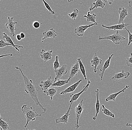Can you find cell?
Returning a JSON list of instances; mask_svg holds the SVG:
<instances>
[{"instance_id": "38", "label": "cell", "mask_w": 132, "mask_h": 130, "mask_svg": "<svg viewBox=\"0 0 132 130\" xmlns=\"http://www.w3.org/2000/svg\"><path fill=\"white\" fill-rule=\"evenodd\" d=\"M13 55L12 53L8 54L6 55H3L0 56V58H2V57H7V56H10V57H12V56H13Z\"/></svg>"}, {"instance_id": "39", "label": "cell", "mask_w": 132, "mask_h": 130, "mask_svg": "<svg viewBox=\"0 0 132 130\" xmlns=\"http://www.w3.org/2000/svg\"><path fill=\"white\" fill-rule=\"evenodd\" d=\"M16 39L17 40L19 41H21L22 39L20 35H16Z\"/></svg>"}, {"instance_id": "24", "label": "cell", "mask_w": 132, "mask_h": 130, "mask_svg": "<svg viewBox=\"0 0 132 130\" xmlns=\"http://www.w3.org/2000/svg\"><path fill=\"white\" fill-rule=\"evenodd\" d=\"M96 14L93 13L92 14H91L90 12H87V15H85L84 16V17L86 18L87 21V22H91L94 24H98L100 23L99 22H96Z\"/></svg>"}, {"instance_id": "19", "label": "cell", "mask_w": 132, "mask_h": 130, "mask_svg": "<svg viewBox=\"0 0 132 130\" xmlns=\"http://www.w3.org/2000/svg\"><path fill=\"white\" fill-rule=\"evenodd\" d=\"M53 50H48L46 52L44 49H42L40 53V56L41 59L44 61V63L51 60L53 56L52 53Z\"/></svg>"}, {"instance_id": "7", "label": "cell", "mask_w": 132, "mask_h": 130, "mask_svg": "<svg viewBox=\"0 0 132 130\" xmlns=\"http://www.w3.org/2000/svg\"><path fill=\"white\" fill-rule=\"evenodd\" d=\"M98 24H93L79 26L75 29L74 32L78 36H83L85 32L89 28H91L94 25H98Z\"/></svg>"}, {"instance_id": "37", "label": "cell", "mask_w": 132, "mask_h": 130, "mask_svg": "<svg viewBox=\"0 0 132 130\" xmlns=\"http://www.w3.org/2000/svg\"><path fill=\"white\" fill-rule=\"evenodd\" d=\"M104 2L108 3L109 5H111L113 2L114 1V0H104Z\"/></svg>"}, {"instance_id": "33", "label": "cell", "mask_w": 132, "mask_h": 130, "mask_svg": "<svg viewBox=\"0 0 132 130\" xmlns=\"http://www.w3.org/2000/svg\"><path fill=\"white\" fill-rule=\"evenodd\" d=\"M126 64L128 67L132 68V53H130V56L127 58L126 60Z\"/></svg>"}, {"instance_id": "28", "label": "cell", "mask_w": 132, "mask_h": 130, "mask_svg": "<svg viewBox=\"0 0 132 130\" xmlns=\"http://www.w3.org/2000/svg\"><path fill=\"white\" fill-rule=\"evenodd\" d=\"M4 118H2L0 115V127L1 130H7L10 129V126L8 123L3 120Z\"/></svg>"}, {"instance_id": "2", "label": "cell", "mask_w": 132, "mask_h": 130, "mask_svg": "<svg viewBox=\"0 0 132 130\" xmlns=\"http://www.w3.org/2000/svg\"><path fill=\"white\" fill-rule=\"evenodd\" d=\"M21 111L25 115V117L27 120L26 124L24 125V127L27 128L29 123L31 121H35L36 117L38 116H41L42 115L37 113L35 110H33L32 107H28L26 105H24L21 107Z\"/></svg>"}, {"instance_id": "36", "label": "cell", "mask_w": 132, "mask_h": 130, "mask_svg": "<svg viewBox=\"0 0 132 130\" xmlns=\"http://www.w3.org/2000/svg\"><path fill=\"white\" fill-rule=\"evenodd\" d=\"M33 27L35 29H38L39 28L40 26V24L39 22L38 21H34L33 23L32 24Z\"/></svg>"}, {"instance_id": "17", "label": "cell", "mask_w": 132, "mask_h": 130, "mask_svg": "<svg viewBox=\"0 0 132 130\" xmlns=\"http://www.w3.org/2000/svg\"><path fill=\"white\" fill-rule=\"evenodd\" d=\"M43 37L42 39V42L48 38H53L54 39L57 37L56 32L53 28L50 29L48 30H46L44 33H43Z\"/></svg>"}, {"instance_id": "23", "label": "cell", "mask_w": 132, "mask_h": 130, "mask_svg": "<svg viewBox=\"0 0 132 130\" xmlns=\"http://www.w3.org/2000/svg\"><path fill=\"white\" fill-rule=\"evenodd\" d=\"M93 5H94V6H92V5H91L90 8H89V10L91 11L99 7L104 9L105 6V3L102 0H95L94 2L93 3Z\"/></svg>"}, {"instance_id": "12", "label": "cell", "mask_w": 132, "mask_h": 130, "mask_svg": "<svg viewBox=\"0 0 132 130\" xmlns=\"http://www.w3.org/2000/svg\"><path fill=\"white\" fill-rule=\"evenodd\" d=\"M54 82V81L52 80V77L51 76L47 80L41 81L39 86L43 90V92L45 93L48 89L50 87H52Z\"/></svg>"}, {"instance_id": "42", "label": "cell", "mask_w": 132, "mask_h": 130, "mask_svg": "<svg viewBox=\"0 0 132 130\" xmlns=\"http://www.w3.org/2000/svg\"><path fill=\"white\" fill-rule=\"evenodd\" d=\"M129 6L130 7H132V1H129L128 2Z\"/></svg>"}, {"instance_id": "35", "label": "cell", "mask_w": 132, "mask_h": 130, "mask_svg": "<svg viewBox=\"0 0 132 130\" xmlns=\"http://www.w3.org/2000/svg\"><path fill=\"white\" fill-rule=\"evenodd\" d=\"M125 29L127 31L128 33L129 40L128 45L129 46L132 43V34L130 33V31L127 28H125Z\"/></svg>"}, {"instance_id": "27", "label": "cell", "mask_w": 132, "mask_h": 130, "mask_svg": "<svg viewBox=\"0 0 132 130\" xmlns=\"http://www.w3.org/2000/svg\"><path fill=\"white\" fill-rule=\"evenodd\" d=\"M77 60H78V62H79L80 71L81 72L82 75L85 78V80H86L87 78L85 68V66L83 65V64L82 63V61H81V58H78Z\"/></svg>"}, {"instance_id": "1", "label": "cell", "mask_w": 132, "mask_h": 130, "mask_svg": "<svg viewBox=\"0 0 132 130\" xmlns=\"http://www.w3.org/2000/svg\"><path fill=\"white\" fill-rule=\"evenodd\" d=\"M15 68L20 71L23 78L25 86V91L27 94H29L31 98L35 102V104L37 105L38 106L40 109L43 111V112H42V114L45 113L47 111V108H44V106L41 105V103L39 101L38 97V89L37 87L35 86L34 84L33 83L32 80H29L27 76L23 73L21 68L19 67L18 66H15Z\"/></svg>"}, {"instance_id": "18", "label": "cell", "mask_w": 132, "mask_h": 130, "mask_svg": "<svg viewBox=\"0 0 132 130\" xmlns=\"http://www.w3.org/2000/svg\"><path fill=\"white\" fill-rule=\"evenodd\" d=\"M82 81V79L79 80L76 82L74 83L73 85L70 86L68 88H66L65 90L60 93V95H64V94H67L68 93H71L73 92L76 88L78 87L80 83Z\"/></svg>"}, {"instance_id": "30", "label": "cell", "mask_w": 132, "mask_h": 130, "mask_svg": "<svg viewBox=\"0 0 132 130\" xmlns=\"http://www.w3.org/2000/svg\"><path fill=\"white\" fill-rule=\"evenodd\" d=\"M78 13H79L78 10L77 9H74L73 10V12L71 14H68V15L70 18L75 20L77 18Z\"/></svg>"}, {"instance_id": "32", "label": "cell", "mask_w": 132, "mask_h": 130, "mask_svg": "<svg viewBox=\"0 0 132 130\" xmlns=\"http://www.w3.org/2000/svg\"><path fill=\"white\" fill-rule=\"evenodd\" d=\"M42 1H43V2L44 4L45 8L49 11V12L52 13V14H55V11H54V10H52V8H51V7L48 4L45 2V0H42Z\"/></svg>"}, {"instance_id": "34", "label": "cell", "mask_w": 132, "mask_h": 130, "mask_svg": "<svg viewBox=\"0 0 132 130\" xmlns=\"http://www.w3.org/2000/svg\"><path fill=\"white\" fill-rule=\"evenodd\" d=\"M9 45H11V46L13 47L12 45L10 44L4 42L3 40L2 39L0 40V48H5V47L9 46Z\"/></svg>"}, {"instance_id": "21", "label": "cell", "mask_w": 132, "mask_h": 130, "mask_svg": "<svg viewBox=\"0 0 132 130\" xmlns=\"http://www.w3.org/2000/svg\"><path fill=\"white\" fill-rule=\"evenodd\" d=\"M129 87V86H126L125 87H123V89L121 90V91H119L116 93H113L110 94L108 97L105 98V102L115 101L116 98L118 96L120 93L125 92L126 89H127Z\"/></svg>"}, {"instance_id": "45", "label": "cell", "mask_w": 132, "mask_h": 130, "mask_svg": "<svg viewBox=\"0 0 132 130\" xmlns=\"http://www.w3.org/2000/svg\"><path fill=\"white\" fill-rule=\"evenodd\" d=\"M1 1V0H0V1Z\"/></svg>"}, {"instance_id": "3", "label": "cell", "mask_w": 132, "mask_h": 130, "mask_svg": "<svg viewBox=\"0 0 132 130\" xmlns=\"http://www.w3.org/2000/svg\"><path fill=\"white\" fill-rule=\"evenodd\" d=\"M98 39L100 40H110L112 41L113 43L116 45L120 44L122 43L123 41L127 40L125 37H122V35L119 34V30H117L116 33L109 36L104 37L99 36Z\"/></svg>"}, {"instance_id": "29", "label": "cell", "mask_w": 132, "mask_h": 130, "mask_svg": "<svg viewBox=\"0 0 132 130\" xmlns=\"http://www.w3.org/2000/svg\"><path fill=\"white\" fill-rule=\"evenodd\" d=\"M102 109L101 111L103 112V114L108 117H112L113 118H114L115 117L114 114L107 109L104 105H102Z\"/></svg>"}, {"instance_id": "9", "label": "cell", "mask_w": 132, "mask_h": 130, "mask_svg": "<svg viewBox=\"0 0 132 130\" xmlns=\"http://www.w3.org/2000/svg\"><path fill=\"white\" fill-rule=\"evenodd\" d=\"M113 56V54L111 53L110 56L109 57L108 59L104 62V65H103V67H100L97 68V70H100V71L101 72V73H100V74H99V76L100 77L101 80H103V77H104L105 72L109 67L110 65L111 59Z\"/></svg>"}, {"instance_id": "22", "label": "cell", "mask_w": 132, "mask_h": 130, "mask_svg": "<svg viewBox=\"0 0 132 130\" xmlns=\"http://www.w3.org/2000/svg\"><path fill=\"white\" fill-rule=\"evenodd\" d=\"M2 34L4 35L3 36V38L5 39L6 43H7L10 44L12 45L13 47L15 48L19 52H20V50L19 49V48L21 49H23V46H20V45H16L14 43V42L12 41V39L10 37L8 36L7 34H6L5 33H1Z\"/></svg>"}, {"instance_id": "4", "label": "cell", "mask_w": 132, "mask_h": 130, "mask_svg": "<svg viewBox=\"0 0 132 130\" xmlns=\"http://www.w3.org/2000/svg\"><path fill=\"white\" fill-rule=\"evenodd\" d=\"M83 99L82 98L79 104L76 107L75 109L76 114V123L75 127H76L77 130L78 129V128L81 126V125H79L78 122H79L80 117L82 114V112L85 109V106L83 105Z\"/></svg>"}, {"instance_id": "8", "label": "cell", "mask_w": 132, "mask_h": 130, "mask_svg": "<svg viewBox=\"0 0 132 130\" xmlns=\"http://www.w3.org/2000/svg\"><path fill=\"white\" fill-rule=\"evenodd\" d=\"M91 83L90 81L89 80H88L87 84L86 86L83 87V89H82V91H81L80 92L76 94H71L70 95L71 100H70L69 102L70 103H73L74 102L76 101L82 93L87 91Z\"/></svg>"}, {"instance_id": "43", "label": "cell", "mask_w": 132, "mask_h": 130, "mask_svg": "<svg viewBox=\"0 0 132 130\" xmlns=\"http://www.w3.org/2000/svg\"><path fill=\"white\" fill-rule=\"evenodd\" d=\"M74 1H75V0H68V2H69V3H71V2H74Z\"/></svg>"}, {"instance_id": "44", "label": "cell", "mask_w": 132, "mask_h": 130, "mask_svg": "<svg viewBox=\"0 0 132 130\" xmlns=\"http://www.w3.org/2000/svg\"><path fill=\"white\" fill-rule=\"evenodd\" d=\"M24 130H31L30 129H28V127H27V128H26V129ZM33 130H36L34 129Z\"/></svg>"}, {"instance_id": "14", "label": "cell", "mask_w": 132, "mask_h": 130, "mask_svg": "<svg viewBox=\"0 0 132 130\" xmlns=\"http://www.w3.org/2000/svg\"><path fill=\"white\" fill-rule=\"evenodd\" d=\"M80 70L79 64L78 60L76 61L74 65H72L70 69L69 73V79L71 80L73 78L77 76L78 72Z\"/></svg>"}, {"instance_id": "20", "label": "cell", "mask_w": 132, "mask_h": 130, "mask_svg": "<svg viewBox=\"0 0 132 130\" xmlns=\"http://www.w3.org/2000/svg\"><path fill=\"white\" fill-rule=\"evenodd\" d=\"M100 90L98 89H96L95 91L96 95V100L95 104L96 114L94 117L92 118L94 120H96L100 112V103L99 99L100 96Z\"/></svg>"}, {"instance_id": "11", "label": "cell", "mask_w": 132, "mask_h": 130, "mask_svg": "<svg viewBox=\"0 0 132 130\" xmlns=\"http://www.w3.org/2000/svg\"><path fill=\"white\" fill-rule=\"evenodd\" d=\"M71 104H70V107H69V108H68V110L67 111V112L65 113L63 116L62 117H60L57 118L56 119L55 121H56V124H58V123H63L64 124H67L68 123V118H69V116L70 115V112L71 111V109H72L71 108V106L72 105V104L73 103H71Z\"/></svg>"}, {"instance_id": "16", "label": "cell", "mask_w": 132, "mask_h": 130, "mask_svg": "<svg viewBox=\"0 0 132 130\" xmlns=\"http://www.w3.org/2000/svg\"><path fill=\"white\" fill-rule=\"evenodd\" d=\"M118 13L119 14V19L118 24L124 23V20L126 17L128 15V8H119L118 10Z\"/></svg>"}, {"instance_id": "41", "label": "cell", "mask_w": 132, "mask_h": 130, "mask_svg": "<svg viewBox=\"0 0 132 130\" xmlns=\"http://www.w3.org/2000/svg\"><path fill=\"white\" fill-rule=\"evenodd\" d=\"M126 126L127 127H131L132 128V123H127Z\"/></svg>"}, {"instance_id": "5", "label": "cell", "mask_w": 132, "mask_h": 130, "mask_svg": "<svg viewBox=\"0 0 132 130\" xmlns=\"http://www.w3.org/2000/svg\"><path fill=\"white\" fill-rule=\"evenodd\" d=\"M8 22L6 24V29L9 30V32L12 35V37H15V32L16 30V27L15 25L17 24V22H14L13 21L14 19V17H8Z\"/></svg>"}, {"instance_id": "26", "label": "cell", "mask_w": 132, "mask_h": 130, "mask_svg": "<svg viewBox=\"0 0 132 130\" xmlns=\"http://www.w3.org/2000/svg\"><path fill=\"white\" fill-rule=\"evenodd\" d=\"M58 90L57 89L55 88H50L47 91L45 92L47 96H49L51 100H53V97L57 93Z\"/></svg>"}, {"instance_id": "25", "label": "cell", "mask_w": 132, "mask_h": 130, "mask_svg": "<svg viewBox=\"0 0 132 130\" xmlns=\"http://www.w3.org/2000/svg\"><path fill=\"white\" fill-rule=\"evenodd\" d=\"M71 80H70L69 79L67 80H63L59 79L57 81L53 83L52 85V87H57L60 88L61 87H62L68 84L70 82Z\"/></svg>"}, {"instance_id": "40", "label": "cell", "mask_w": 132, "mask_h": 130, "mask_svg": "<svg viewBox=\"0 0 132 130\" xmlns=\"http://www.w3.org/2000/svg\"><path fill=\"white\" fill-rule=\"evenodd\" d=\"M20 36L21 39H24L25 37V34L24 33H21L20 34Z\"/></svg>"}, {"instance_id": "31", "label": "cell", "mask_w": 132, "mask_h": 130, "mask_svg": "<svg viewBox=\"0 0 132 130\" xmlns=\"http://www.w3.org/2000/svg\"><path fill=\"white\" fill-rule=\"evenodd\" d=\"M59 58L57 55L55 57V60L53 63V68L54 70H56L61 67L60 63L59 62Z\"/></svg>"}, {"instance_id": "10", "label": "cell", "mask_w": 132, "mask_h": 130, "mask_svg": "<svg viewBox=\"0 0 132 130\" xmlns=\"http://www.w3.org/2000/svg\"><path fill=\"white\" fill-rule=\"evenodd\" d=\"M130 75V73L129 72H125L124 70H122L120 72L114 74V75L110 79V80L119 81L121 80L127 78Z\"/></svg>"}, {"instance_id": "13", "label": "cell", "mask_w": 132, "mask_h": 130, "mask_svg": "<svg viewBox=\"0 0 132 130\" xmlns=\"http://www.w3.org/2000/svg\"><path fill=\"white\" fill-rule=\"evenodd\" d=\"M129 25V24L123 23L120 24L114 25L111 26H106L104 24H102L103 28L107 29L108 30H121L125 29V28Z\"/></svg>"}, {"instance_id": "15", "label": "cell", "mask_w": 132, "mask_h": 130, "mask_svg": "<svg viewBox=\"0 0 132 130\" xmlns=\"http://www.w3.org/2000/svg\"><path fill=\"white\" fill-rule=\"evenodd\" d=\"M91 65L92 67H94V72L96 73L97 72V67L99 65L102 64V60L100 57L97 55V54L95 53L94 56L93 57L92 60L90 61Z\"/></svg>"}, {"instance_id": "6", "label": "cell", "mask_w": 132, "mask_h": 130, "mask_svg": "<svg viewBox=\"0 0 132 130\" xmlns=\"http://www.w3.org/2000/svg\"><path fill=\"white\" fill-rule=\"evenodd\" d=\"M67 67V65L63 64L58 69L54 70L56 76L54 79V82H56L59 79H60L63 76L65 75L67 73L68 71Z\"/></svg>"}]
</instances>
